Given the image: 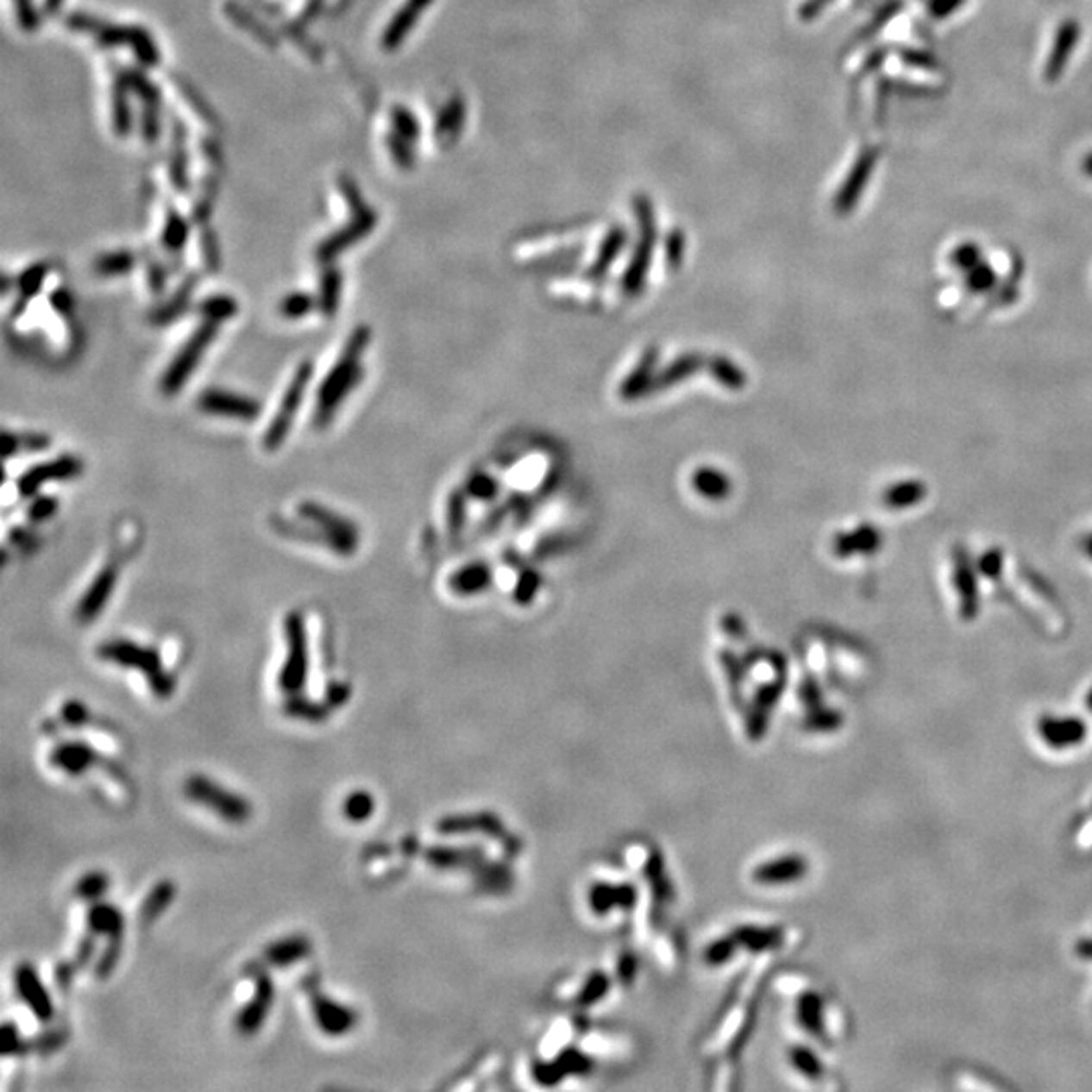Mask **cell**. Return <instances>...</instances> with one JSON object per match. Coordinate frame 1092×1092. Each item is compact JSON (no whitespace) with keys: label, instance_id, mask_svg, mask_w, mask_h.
Listing matches in <instances>:
<instances>
[{"label":"cell","instance_id":"23","mask_svg":"<svg viewBox=\"0 0 1092 1092\" xmlns=\"http://www.w3.org/2000/svg\"><path fill=\"white\" fill-rule=\"evenodd\" d=\"M340 293H342V275L336 269H326L320 279L318 310L326 318H334L340 308Z\"/></svg>","mask_w":1092,"mask_h":1092},{"label":"cell","instance_id":"44","mask_svg":"<svg viewBox=\"0 0 1092 1092\" xmlns=\"http://www.w3.org/2000/svg\"><path fill=\"white\" fill-rule=\"evenodd\" d=\"M203 260L209 272H219V249H217L215 237H210V235H204L203 239Z\"/></svg>","mask_w":1092,"mask_h":1092},{"label":"cell","instance_id":"8","mask_svg":"<svg viewBox=\"0 0 1092 1092\" xmlns=\"http://www.w3.org/2000/svg\"><path fill=\"white\" fill-rule=\"evenodd\" d=\"M197 407L203 413L223 417V419H235L251 423L260 419L263 405L254 397L239 395V392L225 391V389H207L197 399Z\"/></svg>","mask_w":1092,"mask_h":1092},{"label":"cell","instance_id":"35","mask_svg":"<svg viewBox=\"0 0 1092 1092\" xmlns=\"http://www.w3.org/2000/svg\"><path fill=\"white\" fill-rule=\"evenodd\" d=\"M965 284L971 292H977V293L988 292L995 286V272L991 269V266H988V263L979 261L977 266H973L967 272Z\"/></svg>","mask_w":1092,"mask_h":1092},{"label":"cell","instance_id":"48","mask_svg":"<svg viewBox=\"0 0 1092 1092\" xmlns=\"http://www.w3.org/2000/svg\"><path fill=\"white\" fill-rule=\"evenodd\" d=\"M75 971H78V965H75L73 961H63V963H59V965H57V971H55V979H57V985H59V988H61V989L69 988V983H72V979H73V976H75Z\"/></svg>","mask_w":1092,"mask_h":1092},{"label":"cell","instance_id":"42","mask_svg":"<svg viewBox=\"0 0 1092 1092\" xmlns=\"http://www.w3.org/2000/svg\"><path fill=\"white\" fill-rule=\"evenodd\" d=\"M93 937H96V935H93V932H90V935H85L79 941V947H78V951H75V957H73V963L78 965V969L85 967L87 963L93 959V955H96V941H93Z\"/></svg>","mask_w":1092,"mask_h":1092},{"label":"cell","instance_id":"1","mask_svg":"<svg viewBox=\"0 0 1092 1092\" xmlns=\"http://www.w3.org/2000/svg\"><path fill=\"white\" fill-rule=\"evenodd\" d=\"M371 342V328L356 326L346 338L342 355L336 358L334 367L318 386L316 392V407H314V425L318 430H326L342 407L346 399L352 391L361 385L364 377L362 356Z\"/></svg>","mask_w":1092,"mask_h":1092},{"label":"cell","instance_id":"39","mask_svg":"<svg viewBox=\"0 0 1092 1092\" xmlns=\"http://www.w3.org/2000/svg\"><path fill=\"white\" fill-rule=\"evenodd\" d=\"M901 7H902L901 0H890V3H886L884 7L878 10L876 16H874V19H872L870 22H868V27L864 28V31L860 33V37H862V39H866V37H870V35L878 33L880 28H882V27L886 25V22H888V21L892 19V16H896V15H898V10H901Z\"/></svg>","mask_w":1092,"mask_h":1092},{"label":"cell","instance_id":"31","mask_svg":"<svg viewBox=\"0 0 1092 1092\" xmlns=\"http://www.w3.org/2000/svg\"><path fill=\"white\" fill-rule=\"evenodd\" d=\"M27 1046L28 1044L22 1040L19 1026L15 1021H4L3 1027H0V1054H3V1058L22 1054Z\"/></svg>","mask_w":1092,"mask_h":1092},{"label":"cell","instance_id":"32","mask_svg":"<svg viewBox=\"0 0 1092 1092\" xmlns=\"http://www.w3.org/2000/svg\"><path fill=\"white\" fill-rule=\"evenodd\" d=\"M59 512V500L53 496L47 494H37L35 498H31V504L27 508V518L35 522V524H41V522H47L49 518H53Z\"/></svg>","mask_w":1092,"mask_h":1092},{"label":"cell","instance_id":"13","mask_svg":"<svg viewBox=\"0 0 1092 1092\" xmlns=\"http://www.w3.org/2000/svg\"><path fill=\"white\" fill-rule=\"evenodd\" d=\"M117 577H120V574H117V567L114 565L104 567L102 571L96 574V579L91 581L90 587H87V591L84 593V597L79 599L78 607H75V619H78V624L87 625L102 615L105 605H108L110 601L111 593H114L116 589Z\"/></svg>","mask_w":1092,"mask_h":1092},{"label":"cell","instance_id":"12","mask_svg":"<svg viewBox=\"0 0 1092 1092\" xmlns=\"http://www.w3.org/2000/svg\"><path fill=\"white\" fill-rule=\"evenodd\" d=\"M310 1006H312V1015L316 1026L324 1036L330 1038H340L346 1036L348 1032H352V1027L358 1024V1014L355 1009L344 1006L332 997H328L322 991H312V997H310Z\"/></svg>","mask_w":1092,"mask_h":1092},{"label":"cell","instance_id":"56","mask_svg":"<svg viewBox=\"0 0 1092 1092\" xmlns=\"http://www.w3.org/2000/svg\"><path fill=\"white\" fill-rule=\"evenodd\" d=\"M1084 550H1086V553H1089V555L1092 556V537H1090L1089 540H1086V544H1084Z\"/></svg>","mask_w":1092,"mask_h":1092},{"label":"cell","instance_id":"28","mask_svg":"<svg viewBox=\"0 0 1092 1092\" xmlns=\"http://www.w3.org/2000/svg\"><path fill=\"white\" fill-rule=\"evenodd\" d=\"M957 589L961 593V609L963 615L967 618H973L977 612V589H976V581H973V571L967 562H959L957 567Z\"/></svg>","mask_w":1092,"mask_h":1092},{"label":"cell","instance_id":"14","mask_svg":"<svg viewBox=\"0 0 1092 1092\" xmlns=\"http://www.w3.org/2000/svg\"><path fill=\"white\" fill-rule=\"evenodd\" d=\"M876 162H878L876 148H868L858 156V160H856L852 170H850L848 179L844 180L842 189H839V192L836 195V201H833L836 213L845 215V213H850L856 204H858L862 192L866 191L868 180H870L874 168H876Z\"/></svg>","mask_w":1092,"mask_h":1092},{"label":"cell","instance_id":"27","mask_svg":"<svg viewBox=\"0 0 1092 1092\" xmlns=\"http://www.w3.org/2000/svg\"><path fill=\"white\" fill-rule=\"evenodd\" d=\"M374 807H377L374 806V797L368 791L356 789L350 795H346L342 803V813L350 824H364V821L371 819Z\"/></svg>","mask_w":1092,"mask_h":1092},{"label":"cell","instance_id":"43","mask_svg":"<svg viewBox=\"0 0 1092 1092\" xmlns=\"http://www.w3.org/2000/svg\"><path fill=\"white\" fill-rule=\"evenodd\" d=\"M350 698V686L344 682H330L326 688V702L328 706H342V704Z\"/></svg>","mask_w":1092,"mask_h":1092},{"label":"cell","instance_id":"2","mask_svg":"<svg viewBox=\"0 0 1092 1092\" xmlns=\"http://www.w3.org/2000/svg\"><path fill=\"white\" fill-rule=\"evenodd\" d=\"M96 656L102 662L140 670L148 678L150 690L156 698H168L174 692V678L164 670L160 654L152 645H140L130 639H110L97 645Z\"/></svg>","mask_w":1092,"mask_h":1092},{"label":"cell","instance_id":"24","mask_svg":"<svg viewBox=\"0 0 1092 1092\" xmlns=\"http://www.w3.org/2000/svg\"><path fill=\"white\" fill-rule=\"evenodd\" d=\"M284 712L287 716H292V719L308 720V722H324L328 719V714H330V706H328L326 700L314 702L296 694V696H287V700L284 704Z\"/></svg>","mask_w":1092,"mask_h":1092},{"label":"cell","instance_id":"54","mask_svg":"<svg viewBox=\"0 0 1092 1092\" xmlns=\"http://www.w3.org/2000/svg\"><path fill=\"white\" fill-rule=\"evenodd\" d=\"M10 540H15V544H19V546H33L31 543H35V540H37V537H35L33 532L21 530V528H19V530L10 532Z\"/></svg>","mask_w":1092,"mask_h":1092},{"label":"cell","instance_id":"52","mask_svg":"<svg viewBox=\"0 0 1092 1092\" xmlns=\"http://www.w3.org/2000/svg\"><path fill=\"white\" fill-rule=\"evenodd\" d=\"M886 51H888V49H886V47H880V49H876V51H874V53H872V55H870V57H868V59H866V63H864V67H862V75H866V73H870V72H872V69H878L880 66H882V63H884V59H886Z\"/></svg>","mask_w":1092,"mask_h":1092},{"label":"cell","instance_id":"9","mask_svg":"<svg viewBox=\"0 0 1092 1092\" xmlns=\"http://www.w3.org/2000/svg\"><path fill=\"white\" fill-rule=\"evenodd\" d=\"M269 524H272L273 530L279 532L281 537L293 538V540H302V543H310V544L324 546V549L332 550V553H336V555H342V556H348L352 553H356V549H358L356 543H350V540L338 537V534L328 532L322 526L314 524V522L304 520V518H302V522H292V520L284 518V516H272V518H269Z\"/></svg>","mask_w":1092,"mask_h":1092},{"label":"cell","instance_id":"4","mask_svg":"<svg viewBox=\"0 0 1092 1092\" xmlns=\"http://www.w3.org/2000/svg\"><path fill=\"white\" fill-rule=\"evenodd\" d=\"M185 795L197 806L219 815L227 824L239 825L251 818V803L245 797L217 783L207 775H191L185 781Z\"/></svg>","mask_w":1092,"mask_h":1092},{"label":"cell","instance_id":"38","mask_svg":"<svg viewBox=\"0 0 1092 1092\" xmlns=\"http://www.w3.org/2000/svg\"><path fill=\"white\" fill-rule=\"evenodd\" d=\"M920 498H923V488H920V484H913V481H908V484H901L898 488L890 490L888 502L892 504V506H910V504L919 502Z\"/></svg>","mask_w":1092,"mask_h":1092},{"label":"cell","instance_id":"29","mask_svg":"<svg viewBox=\"0 0 1092 1092\" xmlns=\"http://www.w3.org/2000/svg\"><path fill=\"white\" fill-rule=\"evenodd\" d=\"M314 308H318V298L310 296V293H304V292L290 293V296H286L279 304V312L287 320L306 318Z\"/></svg>","mask_w":1092,"mask_h":1092},{"label":"cell","instance_id":"53","mask_svg":"<svg viewBox=\"0 0 1092 1092\" xmlns=\"http://www.w3.org/2000/svg\"><path fill=\"white\" fill-rule=\"evenodd\" d=\"M827 3H830V0H807L801 9V16L803 19H813V16L819 15V10L824 9Z\"/></svg>","mask_w":1092,"mask_h":1092},{"label":"cell","instance_id":"51","mask_svg":"<svg viewBox=\"0 0 1092 1092\" xmlns=\"http://www.w3.org/2000/svg\"><path fill=\"white\" fill-rule=\"evenodd\" d=\"M164 287H166V273H164L162 266H156L152 263L150 266V290L154 293H162Z\"/></svg>","mask_w":1092,"mask_h":1092},{"label":"cell","instance_id":"25","mask_svg":"<svg viewBox=\"0 0 1092 1092\" xmlns=\"http://www.w3.org/2000/svg\"><path fill=\"white\" fill-rule=\"evenodd\" d=\"M237 312L239 306L231 296H210L198 304V314L203 316V320L215 322V324L233 320Z\"/></svg>","mask_w":1092,"mask_h":1092},{"label":"cell","instance_id":"47","mask_svg":"<svg viewBox=\"0 0 1092 1092\" xmlns=\"http://www.w3.org/2000/svg\"><path fill=\"white\" fill-rule=\"evenodd\" d=\"M19 442L21 451H43L51 445V439L41 436V433H25V436H19Z\"/></svg>","mask_w":1092,"mask_h":1092},{"label":"cell","instance_id":"46","mask_svg":"<svg viewBox=\"0 0 1092 1092\" xmlns=\"http://www.w3.org/2000/svg\"><path fill=\"white\" fill-rule=\"evenodd\" d=\"M963 3H965V0H931L929 13L935 16V19H947L949 15H953L959 10Z\"/></svg>","mask_w":1092,"mask_h":1092},{"label":"cell","instance_id":"6","mask_svg":"<svg viewBox=\"0 0 1092 1092\" xmlns=\"http://www.w3.org/2000/svg\"><path fill=\"white\" fill-rule=\"evenodd\" d=\"M314 377V364L310 361H304L293 373V377L287 383V389L281 397V403L275 415L269 421L266 433H263V448L267 451H278L284 442L290 436L293 423H296L298 411L302 407L304 397H306V391L310 383H312Z\"/></svg>","mask_w":1092,"mask_h":1092},{"label":"cell","instance_id":"17","mask_svg":"<svg viewBox=\"0 0 1092 1092\" xmlns=\"http://www.w3.org/2000/svg\"><path fill=\"white\" fill-rule=\"evenodd\" d=\"M298 514H299V518L314 522V524L322 526L324 530L338 534V537L358 544V538H361L358 526L348 518H344L342 514L334 512V510H330L328 506H322V504L318 502H302L298 506Z\"/></svg>","mask_w":1092,"mask_h":1092},{"label":"cell","instance_id":"34","mask_svg":"<svg viewBox=\"0 0 1092 1092\" xmlns=\"http://www.w3.org/2000/svg\"><path fill=\"white\" fill-rule=\"evenodd\" d=\"M120 957H122V937L110 938L108 947L102 951V955H99L96 961V977L108 979L111 973L116 971Z\"/></svg>","mask_w":1092,"mask_h":1092},{"label":"cell","instance_id":"49","mask_svg":"<svg viewBox=\"0 0 1092 1092\" xmlns=\"http://www.w3.org/2000/svg\"><path fill=\"white\" fill-rule=\"evenodd\" d=\"M445 114H448V117H445L443 124L439 126V130L451 132V130H455L457 126H461V114H463L461 104H451L449 108L445 110Z\"/></svg>","mask_w":1092,"mask_h":1092},{"label":"cell","instance_id":"19","mask_svg":"<svg viewBox=\"0 0 1092 1092\" xmlns=\"http://www.w3.org/2000/svg\"><path fill=\"white\" fill-rule=\"evenodd\" d=\"M85 920L90 932L97 937H108V941L110 938H120L124 932V914L116 904L102 901L93 902L87 910Z\"/></svg>","mask_w":1092,"mask_h":1092},{"label":"cell","instance_id":"45","mask_svg":"<svg viewBox=\"0 0 1092 1092\" xmlns=\"http://www.w3.org/2000/svg\"><path fill=\"white\" fill-rule=\"evenodd\" d=\"M49 302H51L53 310H55L57 314H61L63 318H69V316H72V312H73V298L69 296V292H66V290L53 292L51 298H49Z\"/></svg>","mask_w":1092,"mask_h":1092},{"label":"cell","instance_id":"5","mask_svg":"<svg viewBox=\"0 0 1092 1092\" xmlns=\"http://www.w3.org/2000/svg\"><path fill=\"white\" fill-rule=\"evenodd\" d=\"M217 334H219V324H215V322L203 320V324H198L197 330L192 332L189 340L180 346V350L176 352L174 358L168 364V368L160 377L162 395L173 397L179 391L185 389V385L189 383L191 374L195 373L198 364H201L204 352H207L209 346L215 342Z\"/></svg>","mask_w":1092,"mask_h":1092},{"label":"cell","instance_id":"16","mask_svg":"<svg viewBox=\"0 0 1092 1092\" xmlns=\"http://www.w3.org/2000/svg\"><path fill=\"white\" fill-rule=\"evenodd\" d=\"M1078 39H1080L1078 21H1074V19L1062 21L1058 31H1056L1054 45H1052V49H1050L1046 66H1044V79H1046L1048 84H1054V81H1058L1062 78V73H1064L1074 49H1076Z\"/></svg>","mask_w":1092,"mask_h":1092},{"label":"cell","instance_id":"40","mask_svg":"<svg viewBox=\"0 0 1092 1092\" xmlns=\"http://www.w3.org/2000/svg\"><path fill=\"white\" fill-rule=\"evenodd\" d=\"M186 235H189V229H186L180 217H170L166 231H164V245H166L170 251L180 249L182 245H185Z\"/></svg>","mask_w":1092,"mask_h":1092},{"label":"cell","instance_id":"10","mask_svg":"<svg viewBox=\"0 0 1092 1092\" xmlns=\"http://www.w3.org/2000/svg\"><path fill=\"white\" fill-rule=\"evenodd\" d=\"M15 991L41 1024H49L55 1018V1003H53L49 991L41 982L39 971L31 963L25 961L15 969Z\"/></svg>","mask_w":1092,"mask_h":1092},{"label":"cell","instance_id":"20","mask_svg":"<svg viewBox=\"0 0 1092 1092\" xmlns=\"http://www.w3.org/2000/svg\"><path fill=\"white\" fill-rule=\"evenodd\" d=\"M374 225V215L367 213L364 217H358V219L352 223L348 229H344L342 233L332 235L330 239H326L324 243L318 248V260L320 261H330L336 257L338 254H342L346 248H350L352 243H356L362 235H367L371 231Z\"/></svg>","mask_w":1092,"mask_h":1092},{"label":"cell","instance_id":"18","mask_svg":"<svg viewBox=\"0 0 1092 1092\" xmlns=\"http://www.w3.org/2000/svg\"><path fill=\"white\" fill-rule=\"evenodd\" d=\"M312 955V941L304 935H290L269 943L263 951V963L275 969H286Z\"/></svg>","mask_w":1092,"mask_h":1092},{"label":"cell","instance_id":"15","mask_svg":"<svg viewBox=\"0 0 1092 1092\" xmlns=\"http://www.w3.org/2000/svg\"><path fill=\"white\" fill-rule=\"evenodd\" d=\"M49 763L57 771L79 777L96 767L99 763L97 750L90 743L84 741H63L57 747H53L49 753Z\"/></svg>","mask_w":1092,"mask_h":1092},{"label":"cell","instance_id":"33","mask_svg":"<svg viewBox=\"0 0 1092 1092\" xmlns=\"http://www.w3.org/2000/svg\"><path fill=\"white\" fill-rule=\"evenodd\" d=\"M47 278V267L45 266H33L28 267L27 272L21 273L19 281H16V287H19V296L21 299H28L35 298L41 292V287L45 284Z\"/></svg>","mask_w":1092,"mask_h":1092},{"label":"cell","instance_id":"21","mask_svg":"<svg viewBox=\"0 0 1092 1092\" xmlns=\"http://www.w3.org/2000/svg\"><path fill=\"white\" fill-rule=\"evenodd\" d=\"M197 286V278H189L182 281V286L179 287V292H174V296L168 299V302L160 304V306L154 308L150 312V324L152 326H168L176 322L179 318L185 316L186 310L191 306V296L195 292Z\"/></svg>","mask_w":1092,"mask_h":1092},{"label":"cell","instance_id":"36","mask_svg":"<svg viewBox=\"0 0 1092 1092\" xmlns=\"http://www.w3.org/2000/svg\"><path fill=\"white\" fill-rule=\"evenodd\" d=\"M982 261V249L976 243H961L959 248L953 249L951 254V263L957 269H963V272H969L973 266Z\"/></svg>","mask_w":1092,"mask_h":1092},{"label":"cell","instance_id":"50","mask_svg":"<svg viewBox=\"0 0 1092 1092\" xmlns=\"http://www.w3.org/2000/svg\"><path fill=\"white\" fill-rule=\"evenodd\" d=\"M21 454V442L16 433L4 431L3 433V457L4 460H10V457Z\"/></svg>","mask_w":1092,"mask_h":1092},{"label":"cell","instance_id":"41","mask_svg":"<svg viewBox=\"0 0 1092 1092\" xmlns=\"http://www.w3.org/2000/svg\"><path fill=\"white\" fill-rule=\"evenodd\" d=\"M901 59L904 63H908L910 67L929 69V72H935V69L941 67V63H938V59L935 55H931V53L920 51V49H902Z\"/></svg>","mask_w":1092,"mask_h":1092},{"label":"cell","instance_id":"55","mask_svg":"<svg viewBox=\"0 0 1092 1092\" xmlns=\"http://www.w3.org/2000/svg\"><path fill=\"white\" fill-rule=\"evenodd\" d=\"M1080 168H1083V173L1086 176H1092V152L1083 158V162H1080Z\"/></svg>","mask_w":1092,"mask_h":1092},{"label":"cell","instance_id":"30","mask_svg":"<svg viewBox=\"0 0 1092 1092\" xmlns=\"http://www.w3.org/2000/svg\"><path fill=\"white\" fill-rule=\"evenodd\" d=\"M134 266H136V257L122 251V254H108V255L99 257V260L96 261V272L99 275H108V278H111V275H124L128 272H132Z\"/></svg>","mask_w":1092,"mask_h":1092},{"label":"cell","instance_id":"37","mask_svg":"<svg viewBox=\"0 0 1092 1092\" xmlns=\"http://www.w3.org/2000/svg\"><path fill=\"white\" fill-rule=\"evenodd\" d=\"M61 722L72 728H81L90 725V710L84 702L67 700L61 706Z\"/></svg>","mask_w":1092,"mask_h":1092},{"label":"cell","instance_id":"26","mask_svg":"<svg viewBox=\"0 0 1092 1092\" xmlns=\"http://www.w3.org/2000/svg\"><path fill=\"white\" fill-rule=\"evenodd\" d=\"M110 890V876L102 870H93L87 872L81 876L78 882H75L73 894L75 898L85 902H97L102 901L105 896V892Z\"/></svg>","mask_w":1092,"mask_h":1092},{"label":"cell","instance_id":"11","mask_svg":"<svg viewBox=\"0 0 1092 1092\" xmlns=\"http://www.w3.org/2000/svg\"><path fill=\"white\" fill-rule=\"evenodd\" d=\"M275 1001V985L266 971L255 973L254 997L235 1015V1030L241 1036H254L266 1024L269 1009Z\"/></svg>","mask_w":1092,"mask_h":1092},{"label":"cell","instance_id":"22","mask_svg":"<svg viewBox=\"0 0 1092 1092\" xmlns=\"http://www.w3.org/2000/svg\"><path fill=\"white\" fill-rule=\"evenodd\" d=\"M176 896V886L173 880H158V882L152 886L148 894L140 904V920L144 925L154 923L156 919H160L166 908L173 904Z\"/></svg>","mask_w":1092,"mask_h":1092},{"label":"cell","instance_id":"7","mask_svg":"<svg viewBox=\"0 0 1092 1092\" xmlns=\"http://www.w3.org/2000/svg\"><path fill=\"white\" fill-rule=\"evenodd\" d=\"M84 472V461L75 455H59L55 460L45 461V463H37V466L28 468L25 474H21V478L16 480V490H19L21 498H27L31 500L41 492V488L47 484H53V481H69Z\"/></svg>","mask_w":1092,"mask_h":1092},{"label":"cell","instance_id":"3","mask_svg":"<svg viewBox=\"0 0 1092 1092\" xmlns=\"http://www.w3.org/2000/svg\"><path fill=\"white\" fill-rule=\"evenodd\" d=\"M286 660L281 663L278 686L286 696L302 694L310 676L308 631L299 612H290L284 621Z\"/></svg>","mask_w":1092,"mask_h":1092}]
</instances>
